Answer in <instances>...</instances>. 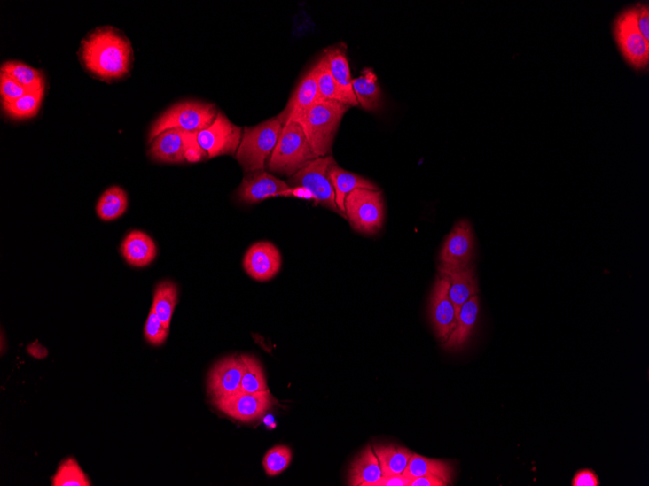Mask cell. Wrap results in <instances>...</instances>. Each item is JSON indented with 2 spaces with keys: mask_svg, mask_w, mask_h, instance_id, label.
I'll return each instance as SVG.
<instances>
[{
  "mask_svg": "<svg viewBox=\"0 0 649 486\" xmlns=\"http://www.w3.org/2000/svg\"><path fill=\"white\" fill-rule=\"evenodd\" d=\"M78 57L90 75L108 83L128 76L135 59L129 39L111 26L88 34L81 42Z\"/></svg>",
  "mask_w": 649,
  "mask_h": 486,
  "instance_id": "obj_1",
  "label": "cell"
},
{
  "mask_svg": "<svg viewBox=\"0 0 649 486\" xmlns=\"http://www.w3.org/2000/svg\"><path fill=\"white\" fill-rule=\"evenodd\" d=\"M351 106L336 100L320 99L295 120L318 158L331 154L341 120Z\"/></svg>",
  "mask_w": 649,
  "mask_h": 486,
  "instance_id": "obj_2",
  "label": "cell"
},
{
  "mask_svg": "<svg viewBox=\"0 0 649 486\" xmlns=\"http://www.w3.org/2000/svg\"><path fill=\"white\" fill-rule=\"evenodd\" d=\"M317 158L301 125L291 121L283 127L277 147L268 160V167L275 174L293 176Z\"/></svg>",
  "mask_w": 649,
  "mask_h": 486,
  "instance_id": "obj_3",
  "label": "cell"
},
{
  "mask_svg": "<svg viewBox=\"0 0 649 486\" xmlns=\"http://www.w3.org/2000/svg\"><path fill=\"white\" fill-rule=\"evenodd\" d=\"M283 127L277 117L243 130L236 157L246 174L265 168L266 161L277 147Z\"/></svg>",
  "mask_w": 649,
  "mask_h": 486,
  "instance_id": "obj_4",
  "label": "cell"
},
{
  "mask_svg": "<svg viewBox=\"0 0 649 486\" xmlns=\"http://www.w3.org/2000/svg\"><path fill=\"white\" fill-rule=\"evenodd\" d=\"M215 105L201 101L186 100L168 108L152 125L148 142L152 143L157 136L171 128L187 131H199L207 128L218 115Z\"/></svg>",
  "mask_w": 649,
  "mask_h": 486,
  "instance_id": "obj_5",
  "label": "cell"
},
{
  "mask_svg": "<svg viewBox=\"0 0 649 486\" xmlns=\"http://www.w3.org/2000/svg\"><path fill=\"white\" fill-rule=\"evenodd\" d=\"M334 164L336 160L332 156L317 158L309 161L288 181L291 187H303L309 189L316 197V204L327 207L348 219L337 205L336 191L330 175L331 167Z\"/></svg>",
  "mask_w": 649,
  "mask_h": 486,
  "instance_id": "obj_6",
  "label": "cell"
},
{
  "mask_svg": "<svg viewBox=\"0 0 649 486\" xmlns=\"http://www.w3.org/2000/svg\"><path fill=\"white\" fill-rule=\"evenodd\" d=\"M344 209L351 227L358 232L374 235L382 228L385 210L380 190H353L344 202Z\"/></svg>",
  "mask_w": 649,
  "mask_h": 486,
  "instance_id": "obj_7",
  "label": "cell"
},
{
  "mask_svg": "<svg viewBox=\"0 0 649 486\" xmlns=\"http://www.w3.org/2000/svg\"><path fill=\"white\" fill-rule=\"evenodd\" d=\"M614 34L627 62L637 69H643L649 62V42L636 26L632 9L618 15L614 24Z\"/></svg>",
  "mask_w": 649,
  "mask_h": 486,
  "instance_id": "obj_8",
  "label": "cell"
},
{
  "mask_svg": "<svg viewBox=\"0 0 649 486\" xmlns=\"http://www.w3.org/2000/svg\"><path fill=\"white\" fill-rule=\"evenodd\" d=\"M241 127L232 124L225 114L219 112L215 121L198 135L199 143L208 158L237 155L242 139Z\"/></svg>",
  "mask_w": 649,
  "mask_h": 486,
  "instance_id": "obj_9",
  "label": "cell"
},
{
  "mask_svg": "<svg viewBox=\"0 0 649 486\" xmlns=\"http://www.w3.org/2000/svg\"><path fill=\"white\" fill-rule=\"evenodd\" d=\"M215 406L227 416L242 422L259 420L273 405L270 390L257 393L239 391L231 397L213 399Z\"/></svg>",
  "mask_w": 649,
  "mask_h": 486,
  "instance_id": "obj_10",
  "label": "cell"
},
{
  "mask_svg": "<svg viewBox=\"0 0 649 486\" xmlns=\"http://www.w3.org/2000/svg\"><path fill=\"white\" fill-rule=\"evenodd\" d=\"M473 235L470 222L461 220L446 238L441 251L440 270H452L470 266L473 256Z\"/></svg>",
  "mask_w": 649,
  "mask_h": 486,
  "instance_id": "obj_11",
  "label": "cell"
},
{
  "mask_svg": "<svg viewBox=\"0 0 649 486\" xmlns=\"http://www.w3.org/2000/svg\"><path fill=\"white\" fill-rule=\"evenodd\" d=\"M199 131L171 128L160 134L149 150L152 159L165 164H181L187 161V155L192 142L198 139Z\"/></svg>",
  "mask_w": 649,
  "mask_h": 486,
  "instance_id": "obj_12",
  "label": "cell"
},
{
  "mask_svg": "<svg viewBox=\"0 0 649 486\" xmlns=\"http://www.w3.org/2000/svg\"><path fill=\"white\" fill-rule=\"evenodd\" d=\"M431 320L439 339L445 343L457 324L458 315L450 297V282L441 274L431 299Z\"/></svg>",
  "mask_w": 649,
  "mask_h": 486,
  "instance_id": "obj_13",
  "label": "cell"
},
{
  "mask_svg": "<svg viewBox=\"0 0 649 486\" xmlns=\"http://www.w3.org/2000/svg\"><path fill=\"white\" fill-rule=\"evenodd\" d=\"M281 265L280 251L270 242L256 243L249 248L243 259V267L247 274L259 282L275 278Z\"/></svg>",
  "mask_w": 649,
  "mask_h": 486,
  "instance_id": "obj_14",
  "label": "cell"
},
{
  "mask_svg": "<svg viewBox=\"0 0 649 486\" xmlns=\"http://www.w3.org/2000/svg\"><path fill=\"white\" fill-rule=\"evenodd\" d=\"M291 186L265 170L246 174L238 188V197L243 204H255L271 197H278Z\"/></svg>",
  "mask_w": 649,
  "mask_h": 486,
  "instance_id": "obj_15",
  "label": "cell"
},
{
  "mask_svg": "<svg viewBox=\"0 0 649 486\" xmlns=\"http://www.w3.org/2000/svg\"><path fill=\"white\" fill-rule=\"evenodd\" d=\"M241 357L226 358L216 364L209 374L208 390L213 399L231 397L241 391L243 374Z\"/></svg>",
  "mask_w": 649,
  "mask_h": 486,
  "instance_id": "obj_16",
  "label": "cell"
},
{
  "mask_svg": "<svg viewBox=\"0 0 649 486\" xmlns=\"http://www.w3.org/2000/svg\"><path fill=\"white\" fill-rule=\"evenodd\" d=\"M319 90L317 79V69L314 66L302 77L295 92L292 95L289 103L283 112L278 116L283 126L295 120L319 101Z\"/></svg>",
  "mask_w": 649,
  "mask_h": 486,
  "instance_id": "obj_17",
  "label": "cell"
},
{
  "mask_svg": "<svg viewBox=\"0 0 649 486\" xmlns=\"http://www.w3.org/2000/svg\"><path fill=\"white\" fill-rule=\"evenodd\" d=\"M324 58L331 71V73L339 86L344 104L349 106H359L356 96L353 92L350 66L346 49L334 47L327 49L324 52Z\"/></svg>",
  "mask_w": 649,
  "mask_h": 486,
  "instance_id": "obj_18",
  "label": "cell"
},
{
  "mask_svg": "<svg viewBox=\"0 0 649 486\" xmlns=\"http://www.w3.org/2000/svg\"><path fill=\"white\" fill-rule=\"evenodd\" d=\"M441 274L448 277L450 282V297L457 315L464 304L478 293L474 270L472 266L452 270H440Z\"/></svg>",
  "mask_w": 649,
  "mask_h": 486,
  "instance_id": "obj_19",
  "label": "cell"
},
{
  "mask_svg": "<svg viewBox=\"0 0 649 486\" xmlns=\"http://www.w3.org/2000/svg\"><path fill=\"white\" fill-rule=\"evenodd\" d=\"M121 254L129 266L145 267L156 258L157 247L153 239L146 233L134 230L121 244Z\"/></svg>",
  "mask_w": 649,
  "mask_h": 486,
  "instance_id": "obj_20",
  "label": "cell"
},
{
  "mask_svg": "<svg viewBox=\"0 0 649 486\" xmlns=\"http://www.w3.org/2000/svg\"><path fill=\"white\" fill-rule=\"evenodd\" d=\"M382 477L379 459L371 445H368L351 464L349 485L374 486Z\"/></svg>",
  "mask_w": 649,
  "mask_h": 486,
  "instance_id": "obj_21",
  "label": "cell"
},
{
  "mask_svg": "<svg viewBox=\"0 0 649 486\" xmlns=\"http://www.w3.org/2000/svg\"><path fill=\"white\" fill-rule=\"evenodd\" d=\"M480 312L479 297L474 296L466 301L458 313L457 324L451 336L445 342L446 349H460L468 341L471 333L478 320Z\"/></svg>",
  "mask_w": 649,
  "mask_h": 486,
  "instance_id": "obj_22",
  "label": "cell"
},
{
  "mask_svg": "<svg viewBox=\"0 0 649 486\" xmlns=\"http://www.w3.org/2000/svg\"><path fill=\"white\" fill-rule=\"evenodd\" d=\"M330 175L334 191H336L337 205L344 215H346L344 202H346V198L350 192L357 189L379 190V189L372 184L369 180L341 169L337 165V162L331 167Z\"/></svg>",
  "mask_w": 649,
  "mask_h": 486,
  "instance_id": "obj_23",
  "label": "cell"
},
{
  "mask_svg": "<svg viewBox=\"0 0 649 486\" xmlns=\"http://www.w3.org/2000/svg\"><path fill=\"white\" fill-rule=\"evenodd\" d=\"M353 92L359 105L367 111H377L381 106V90L378 83V77L371 68L362 71V74L353 79Z\"/></svg>",
  "mask_w": 649,
  "mask_h": 486,
  "instance_id": "obj_24",
  "label": "cell"
},
{
  "mask_svg": "<svg viewBox=\"0 0 649 486\" xmlns=\"http://www.w3.org/2000/svg\"><path fill=\"white\" fill-rule=\"evenodd\" d=\"M452 474L453 470L449 462L431 459L424 458L422 455L412 453L403 475L410 481L426 477V475H434V477L442 478L451 484Z\"/></svg>",
  "mask_w": 649,
  "mask_h": 486,
  "instance_id": "obj_25",
  "label": "cell"
},
{
  "mask_svg": "<svg viewBox=\"0 0 649 486\" xmlns=\"http://www.w3.org/2000/svg\"><path fill=\"white\" fill-rule=\"evenodd\" d=\"M372 449L383 475L403 474L412 455L410 450L394 444H377Z\"/></svg>",
  "mask_w": 649,
  "mask_h": 486,
  "instance_id": "obj_26",
  "label": "cell"
},
{
  "mask_svg": "<svg viewBox=\"0 0 649 486\" xmlns=\"http://www.w3.org/2000/svg\"><path fill=\"white\" fill-rule=\"evenodd\" d=\"M129 202L126 191L117 186L106 189L99 197L96 207L100 220L111 221L123 216L128 209Z\"/></svg>",
  "mask_w": 649,
  "mask_h": 486,
  "instance_id": "obj_27",
  "label": "cell"
},
{
  "mask_svg": "<svg viewBox=\"0 0 649 486\" xmlns=\"http://www.w3.org/2000/svg\"><path fill=\"white\" fill-rule=\"evenodd\" d=\"M178 289L175 282L165 281L159 283L154 292L153 308L157 316L169 329L172 316L177 304Z\"/></svg>",
  "mask_w": 649,
  "mask_h": 486,
  "instance_id": "obj_28",
  "label": "cell"
},
{
  "mask_svg": "<svg viewBox=\"0 0 649 486\" xmlns=\"http://www.w3.org/2000/svg\"><path fill=\"white\" fill-rule=\"evenodd\" d=\"M2 73L12 76L27 89L34 92L45 86V77L43 70L35 69L17 60H9L2 66Z\"/></svg>",
  "mask_w": 649,
  "mask_h": 486,
  "instance_id": "obj_29",
  "label": "cell"
},
{
  "mask_svg": "<svg viewBox=\"0 0 649 486\" xmlns=\"http://www.w3.org/2000/svg\"><path fill=\"white\" fill-rule=\"evenodd\" d=\"M45 86L34 90V92H27L13 104H3L5 115L14 120L34 118L42 107Z\"/></svg>",
  "mask_w": 649,
  "mask_h": 486,
  "instance_id": "obj_30",
  "label": "cell"
},
{
  "mask_svg": "<svg viewBox=\"0 0 649 486\" xmlns=\"http://www.w3.org/2000/svg\"><path fill=\"white\" fill-rule=\"evenodd\" d=\"M243 361V374L241 381V391L247 393H257L267 391V381L260 362L251 356H241Z\"/></svg>",
  "mask_w": 649,
  "mask_h": 486,
  "instance_id": "obj_31",
  "label": "cell"
},
{
  "mask_svg": "<svg viewBox=\"0 0 649 486\" xmlns=\"http://www.w3.org/2000/svg\"><path fill=\"white\" fill-rule=\"evenodd\" d=\"M53 486H90V481L77 461L68 459L59 465L52 478Z\"/></svg>",
  "mask_w": 649,
  "mask_h": 486,
  "instance_id": "obj_32",
  "label": "cell"
},
{
  "mask_svg": "<svg viewBox=\"0 0 649 486\" xmlns=\"http://www.w3.org/2000/svg\"><path fill=\"white\" fill-rule=\"evenodd\" d=\"M317 79L321 99L336 100L344 104V100L336 81H334L326 58L323 56L316 65Z\"/></svg>",
  "mask_w": 649,
  "mask_h": 486,
  "instance_id": "obj_33",
  "label": "cell"
},
{
  "mask_svg": "<svg viewBox=\"0 0 649 486\" xmlns=\"http://www.w3.org/2000/svg\"><path fill=\"white\" fill-rule=\"evenodd\" d=\"M293 454L286 445H277L270 450L262 459L263 469L269 477H276L285 471L292 461Z\"/></svg>",
  "mask_w": 649,
  "mask_h": 486,
  "instance_id": "obj_34",
  "label": "cell"
},
{
  "mask_svg": "<svg viewBox=\"0 0 649 486\" xmlns=\"http://www.w3.org/2000/svg\"><path fill=\"white\" fill-rule=\"evenodd\" d=\"M169 329L160 321L153 308H151L145 328V339L153 346H160L168 336Z\"/></svg>",
  "mask_w": 649,
  "mask_h": 486,
  "instance_id": "obj_35",
  "label": "cell"
},
{
  "mask_svg": "<svg viewBox=\"0 0 649 486\" xmlns=\"http://www.w3.org/2000/svg\"><path fill=\"white\" fill-rule=\"evenodd\" d=\"M27 94V89L8 74L0 73V96L2 104H13Z\"/></svg>",
  "mask_w": 649,
  "mask_h": 486,
  "instance_id": "obj_36",
  "label": "cell"
},
{
  "mask_svg": "<svg viewBox=\"0 0 649 486\" xmlns=\"http://www.w3.org/2000/svg\"><path fill=\"white\" fill-rule=\"evenodd\" d=\"M635 23L642 35L649 42V7L640 4L631 7Z\"/></svg>",
  "mask_w": 649,
  "mask_h": 486,
  "instance_id": "obj_37",
  "label": "cell"
},
{
  "mask_svg": "<svg viewBox=\"0 0 649 486\" xmlns=\"http://www.w3.org/2000/svg\"><path fill=\"white\" fill-rule=\"evenodd\" d=\"M573 486H599L600 481L594 471L590 469L580 470L575 474Z\"/></svg>",
  "mask_w": 649,
  "mask_h": 486,
  "instance_id": "obj_38",
  "label": "cell"
},
{
  "mask_svg": "<svg viewBox=\"0 0 649 486\" xmlns=\"http://www.w3.org/2000/svg\"><path fill=\"white\" fill-rule=\"evenodd\" d=\"M279 197H296L306 200H313L314 202H316V197H314L312 192L307 188L303 187H291L289 189L282 191Z\"/></svg>",
  "mask_w": 649,
  "mask_h": 486,
  "instance_id": "obj_39",
  "label": "cell"
},
{
  "mask_svg": "<svg viewBox=\"0 0 649 486\" xmlns=\"http://www.w3.org/2000/svg\"><path fill=\"white\" fill-rule=\"evenodd\" d=\"M411 481L403 474L383 475L374 486H410Z\"/></svg>",
  "mask_w": 649,
  "mask_h": 486,
  "instance_id": "obj_40",
  "label": "cell"
},
{
  "mask_svg": "<svg viewBox=\"0 0 649 486\" xmlns=\"http://www.w3.org/2000/svg\"><path fill=\"white\" fill-rule=\"evenodd\" d=\"M446 485H450V483L442 478L434 477V475H426V477H421V478L411 480L410 486H446Z\"/></svg>",
  "mask_w": 649,
  "mask_h": 486,
  "instance_id": "obj_41",
  "label": "cell"
}]
</instances>
